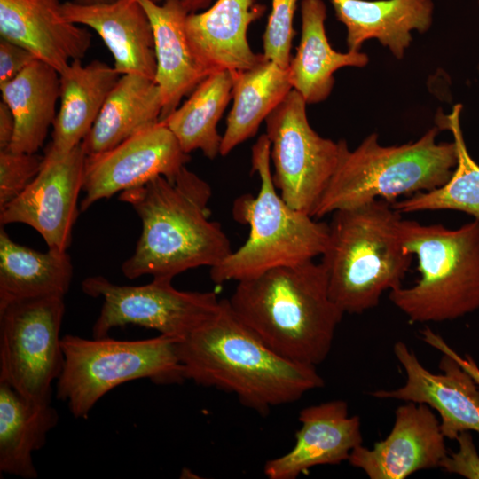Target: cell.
I'll list each match as a JSON object with an SVG mask.
<instances>
[{"instance_id":"11","label":"cell","mask_w":479,"mask_h":479,"mask_svg":"<svg viewBox=\"0 0 479 479\" xmlns=\"http://www.w3.org/2000/svg\"><path fill=\"white\" fill-rule=\"evenodd\" d=\"M171 281L153 278L143 286H121L99 275L86 278L82 282L83 293L102 299L93 338L131 324L180 341L217 311L221 300L214 292L181 291Z\"/></svg>"},{"instance_id":"28","label":"cell","mask_w":479,"mask_h":479,"mask_svg":"<svg viewBox=\"0 0 479 479\" xmlns=\"http://www.w3.org/2000/svg\"><path fill=\"white\" fill-rule=\"evenodd\" d=\"M292 90L287 69L267 59L250 69L233 73V103L222 136L220 155H227L254 137Z\"/></svg>"},{"instance_id":"14","label":"cell","mask_w":479,"mask_h":479,"mask_svg":"<svg viewBox=\"0 0 479 479\" xmlns=\"http://www.w3.org/2000/svg\"><path fill=\"white\" fill-rule=\"evenodd\" d=\"M393 350L406 381L396 389L373 391V397L425 404L435 409L445 438L456 439L463 431L479 433V385L450 354L442 352L439 368L443 373H434L404 342H397Z\"/></svg>"},{"instance_id":"35","label":"cell","mask_w":479,"mask_h":479,"mask_svg":"<svg viewBox=\"0 0 479 479\" xmlns=\"http://www.w3.org/2000/svg\"><path fill=\"white\" fill-rule=\"evenodd\" d=\"M420 334L422 340L429 346L438 349L441 352L450 354L479 385V367L471 356L466 354L464 357H460L444 342V340L439 334L432 331L429 327H425L422 329Z\"/></svg>"},{"instance_id":"22","label":"cell","mask_w":479,"mask_h":479,"mask_svg":"<svg viewBox=\"0 0 479 479\" xmlns=\"http://www.w3.org/2000/svg\"><path fill=\"white\" fill-rule=\"evenodd\" d=\"M121 75L98 59L87 65L82 59L70 63L59 75L60 106L45 152L65 154L82 143Z\"/></svg>"},{"instance_id":"12","label":"cell","mask_w":479,"mask_h":479,"mask_svg":"<svg viewBox=\"0 0 479 479\" xmlns=\"http://www.w3.org/2000/svg\"><path fill=\"white\" fill-rule=\"evenodd\" d=\"M86 159L82 143L65 154L45 152L42 168L26 189L0 209V224L34 228L50 249L67 251L72 241Z\"/></svg>"},{"instance_id":"32","label":"cell","mask_w":479,"mask_h":479,"mask_svg":"<svg viewBox=\"0 0 479 479\" xmlns=\"http://www.w3.org/2000/svg\"><path fill=\"white\" fill-rule=\"evenodd\" d=\"M43 156L0 150V209L19 196L36 177Z\"/></svg>"},{"instance_id":"8","label":"cell","mask_w":479,"mask_h":479,"mask_svg":"<svg viewBox=\"0 0 479 479\" xmlns=\"http://www.w3.org/2000/svg\"><path fill=\"white\" fill-rule=\"evenodd\" d=\"M177 341L164 334L135 341L66 334L61 338L65 361L57 397L67 402L75 418L83 419L107 392L130 381L182 383L186 379Z\"/></svg>"},{"instance_id":"24","label":"cell","mask_w":479,"mask_h":479,"mask_svg":"<svg viewBox=\"0 0 479 479\" xmlns=\"http://www.w3.org/2000/svg\"><path fill=\"white\" fill-rule=\"evenodd\" d=\"M162 100L155 80L126 74L106 99L90 130L82 141L86 155L109 150L161 122Z\"/></svg>"},{"instance_id":"19","label":"cell","mask_w":479,"mask_h":479,"mask_svg":"<svg viewBox=\"0 0 479 479\" xmlns=\"http://www.w3.org/2000/svg\"><path fill=\"white\" fill-rule=\"evenodd\" d=\"M65 19L85 25L101 37L122 75L137 74L155 80L154 35L149 17L139 0H113L82 4H61Z\"/></svg>"},{"instance_id":"5","label":"cell","mask_w":479,"mask_h":479,"mask_svg":"<svg viewBox=\"0 0 479 479\" xmlns=\"http://www.w3.org/2000/svg\"><path fill=\"white\" fill-rule=\"evenodd\" d=\"M251 172L260 187L256 195L238 197L233 218L249 227L245 243L210 268L216 284L240 281L271 269L314 260L325 250L329 226L291 208L276 189L271 169V142L264 133L252 146Z\"/></svg>"},{"instance_id":"10","label":"cell","mask_w":479,"mask_h":479,"mask_svg":"<svg viewBox=\"0 0 479 479\" xmlns=\"http://www.w3.org/2000/svg\"><path fill=\"white\" fill-rule=\"evenodd\" d=\"M306 105L292 90L264 122L274 185L291 208L311 216L338 166L343 140L320 137L308 122Z\"/></svg>"},{"instance_id":"9","label":"cell","mask_w":479,"mask_h":479,"mask_svg":"<svg viewBox=\"0 0 479 479\" xmlns=\"http://www.w3.org/2000/svg\"><path fill=\"white\" fill-rule=\"evenodd\" d=\"M64 298L12 302L0 308V382L23 397L51 402L64 366L60 329Z\"/></svg>"},{"instance_id":"6","label":"cell","mask_w":479,"mask_h":479,"mask_svg":"<svg viewBox=\"0 0 479 479\" xmlns=\"http://www.w3.org/2000/svg\"><path fill=\"white\" fill-rule=\"evenodd\" d=\"M439 129L401 145L382 146L378 135H369L354 150L345 140L338 166L312 216L352 208L376 200L395 202L401 195L429 192L444 185L457 164L452 142L436 143Z\"/></svg>"},{"instance_id":"3","label":"cell","mask_w":479,"mask_h":479,"mask_svg":"<svg viewBox=\"0 0 479 479\" xmlns=\"http://www.w3.org/2000/svg\"><path fill=\"white\" fill-rule=\"evenodd\" d=\"M227 300L269 348L288 360L313 366L328 356L344 314L329 294L323 264L314 260L238 281Z\"/></svg>"},{"instance_id":"16","label":"cell","mask_w":479,"mask_h":479,"mask_svg":"<svg viewBox=\"0 0 479 479\" xmlns=\"http://www.w3.org/2000/svg\"><path fill=\"white\" fill-rule=\"evenodd\" d=\"M299 421L293 448L265 463L269 479H295L313 467L340 464L362 444L360 419L349 416L343 400L308 406L300 412Z\"/></svg>"},{"instance_id":"34","label":"cell","mask_w":479,"mask_h":479,"mask_svg":"<svg viewBox=\"0 0 479 479\" xmlns=\"http://www.w3.org/2000/svg\"><path fill=\"white\" fill-rule=\"evenodd\" d=\"M35 59H37L35 56L24 47L1 38L0 86L13 79Z\"/></svg>"},{"instance_id":"18","label":"cell","mask_w":479,"mask_h":479,"mask_svg":"<svg viewBox=\"0 0 479 479\" xmlns=\"http://www.w3.org/2000/svg\"><path fill=\"white\" fill-rule=\"evenodd\" d=\"M264 12L265 6L255 0H216L203 12L188 13L189 43L209 74L244 71L266 59L263 53L254 52L247 41L249 25Z\"/></svg>"},{"instance_id":"26","label":"cell","mask_w":479,"mask_h":479,"mask_svg":"<svg viewBox=\"0 0 479 479\" xmlns=\"http://www.w3.org/2000/svg\"><path fill=\"white\" fill-rule=\"evenodd\" d=\"M59 415L51 402L28 399L0 382V472L35 479L33 453L46 443Z\"/></svg>"},{"instance_id":"25","label":"cell","mask_w":479,"mask_h":479,"mask_svg":"<svg viewBox=\"0 0 479 479\" xmlns=\"http://www.w3.org/2000/svg\"><path fill=\"white\" fill-rule=\"evenodd\" d=\"M72 277L73 265L67 251H35L13 241L1 225L0 308L20 300L64 298Z\"/></svg>"},{"instance_id":"1","label":"cell","mask_w":479,"mask_h":479,"mask_svg":"<svg viewBox=\"0 0 479 479\" xmlns=\"http://www.w3.org/2000/svg\"><path fill=\"white\" fill-rule=\"evenodd\" d=\"M177 351L186 380L235 394L267 414L325 385L316 366L288 360L269 348L222 299L217 311L185 338Z\"/></svg>"},{"instance_id":"31","label":"cell","mask_w":479,"mask_h":479,"mask_svg":"<svg viewBox=\"0 0 479 479\" xmlns=\"http://www.w3.org/2000/svg\"><path fill=\"white\" fill-rule=\"evenodd\" d=\"M298 0H271V10L263 35V55L287 69L294 35L293 20Z\"/></svg>"},{"instance_id":"2","label":"cell","mask_w":479,"mask_h":479,"mask_svg":"<svg viewBox=\"0 0 479 479\" xmlns=\"http://www.w3.org/2000/svg\"><path fill=\"white\" fill-rule=\"evenodd\" d=\"M209 184L185 166L169 179L158 176L125 190L119 200L128 203L142 222L133 255L123 262V275L173 279L190 269L209 268L232 253L219 223L209 218Z\"/></svg>"},{"instance_id":"39","label":"cell","mask_w":479,"mask_h":479,"mask_svg":"<svg viewBox=\"0 0 479 479\" xmlns=\"http://www.w3.org/2000/svg\"><path fill=\"white\" fill-rule=\"evenodd\" d=\"M478 4H479V0H478Z\"/></svg>"},{"instance_id":"33","label":"cell","mask_w":479,"mask_h":479,"mask_svg":"<svg viewBox=\"0 0 479 479\" xmlns=\"http://www.w3.org/2000/svg\"><path fill=\"white\" fill-rule=\"evenodd\" d=\"M456 440L459 443L458 452L447 454L440 462L439 467L466 478H479V455L471 434L469 431H463Z\"/></svg>"},{"instance_id":"21","label":"cell","mask_w":479,"mask_h":479,"mask_svg":"<svg viewBox=\"0 0 479 479\" xmlns=\"http://www.w3.org/2000/svg\"><path fill=\"white\" fill-rule=\"evenodd\" d=\"M336 18L347 29L350 51L364 42L377 39L401 59L412 42V31L424 33L431 27L432 0H331Z\"/></svg>"},{"instance_id":"23","label":"cell","mask_w":479,"mask_h":479,"mask_svg":"<svg viewBox=\"0 0 479 479\" xmlns=\"http://www.w3.org/2000/svg\"><path fill=\"white\" fill-rule=\"evenodd\" d=\"M301 18V41L287 72L293 90L307 104H317L330 95L336 70L344 67H363L369 59L360 51L342 53L331 47L325 28L326 7L322 0H302Z\"/></svg>"},{"instance_id":"7","label":"cell","mask_w":479,"mask_h":479,"mask_svg":"<svg viewBox=\"0 0 479 479\" xmlns=\"http://www.w3.org/2000/svg\"><path fill=\"white\" fill-rule=\"evenodd\" d=\"M401 235L420 278L390 291L389 300L410 322L454 320L479 309V220L449 229L403 219Z\"/></svg>"},{"instance_id":"29","label":"cell","mask_w":479,"mask_h":479,"mask_svg":"<svg viewBox=\"0 0 479 479\" xmlns=\"http://www.w3.org/2000/svg\"><path fill=\"white\" fill-rule=\"evenodd\" d=\"M233 73L215 71L206 76L190 97L162 122L174 134L182 150H200L208 159L220 154L222 136L217 123L232 98Z\"/></svg>"},{"instance_id":"4","label":"cell","mask_w":479,"mask_h":479,"mask_svg":"<svg viewBox=\"0 0 479 479\" xmlns=\"http://www.w3.org/2000/svg\"><path fill=\"white\" fill-rule=\"evenodd\" d=\"M332 214L321 255L329 294L343 313L361 314L384 292L402 287L409 271L412 255L404 247L402 214L384 200Z\"/></svg>"},{"instance_id":"27","label":"cell","mask_w":479,"mask_h":479,"mask_svg":"<svg viewBox=\"0 0 479 479\" xmlns=\"http://www.w3.org/2000/svg\"><path fill=\"white\" fill-rule=\"evenodd\" d=\"M2 100L11 109L15 131L9 150L35 153L43 145L56 118L59 74L35 59L13 79L0 86Z\"/></svg>"},{"instance_id":"15","label":"cell","mask_w":479,"mask_h":479,"mask_svg":"<svg viewBox=\"0 0 479 479\" xmlns=\"http://www.w3.org/2000/svg\"><path fill=\"white\" fill-rule=\"evenodd\" d=\"M444 440L431 408L407 402L396 410L388 436L371 449L356 447L348 461L371 479H404L416 471L439 467L447 455Z\"/></svg>"},{"instance_id":"36","label":"cell","mask_w":479,"mask_h":479,"mask_svg":"<svg viewBox=\"0 0 479 479\" xmlns=\"http://www.w3.org/2000/svg\"><path fill=\"white\" fill-rule=\"evenodd\" d=\"M15 131L13 114L3 100L0 102V150L9 148Z\"/></svg>"},{"instance_id":"13","label":"cell","mask_w":479,"mask_h":479,"mask_svg":"<svg viewBox=\"0 0 479 479\" xmlns=\"http://www.w3.org/2000/svg\"><path fill=\"white\" fill-rule=\"evenodd\" d=\"M169 129L159 122L116 146L86 155L80 211L117 192L163 176L175 177L190 161Z\"/></svg>"},{"instance_id":"38","label":"cell","mask_w":479,"mask_h":479,"mask_svg":"<svg viewBox=\"0 0 479 479\" xmlns=\"http://www.w3.org/2000/svg\"><path fill=\"white\" fill-rule=\"evenodd\" d=\"M113 0H74V2L82 4H99V3H107Z\"/></svg>"},{"instance_id":"37","label":"cell","mask_w":479,"mask_h":479,"mask_svg":"<svg viewBox=\"0 0 479 479\" xmlns=\"http://www.w3.org/2000/svg\"><path fill=\"white\" fill-rule=\"evenodd\" d=\"M156 4H162L168 0H151ZM177 2L188 13L198 12L206 9L213 0H174Z\"/></svg>"},{"instance_id":"30","label":"cell","mask_w":479,"mask_h":479,"mask_svg":"<svg viewBox=\"0 0 479 479\" xmlns=\"http://www.w3.org/2000/svg\"><path fill=\"white\" fill-rule=\"evenodd\" d=\"M461 109L462 106L457 104L450 114L439 111L436 116V127L450 130L457 147V164L451 177L438 188L393 202L399 213L454 210L479 220V165L468 153L464 142L459 122Z\"/></svg>"},{"instance_id":"17","label":"cell","mask_w":479,"mask_h":479,"mask_svg":"<svg viewBox=\"0 0 479 479\" xmlns=\"http://www.w3.org/2000/svg\"><path fill=\"white\" fill-rule=\"evenodd\" d=\"M59 0H0L1 38L19 44L62 74L82 59L91 34L65 19Z\"/></svg>"},{"instance_id":"20","label":"cell","mask_w":479,"mask_h":479,"mask_svg":"<svg viewBox=\"0 0 479 479\" xmlns=\"http://www.w3.org/2000/svg\"><path fill=\"white\" fill-rule=\"evenodd\" d=\"M139 1L149 17L154 35L155 82L161 95L162 122L209 73L200 63L189 43L185 30L188 12L174 0L162 4Z\"/></svg>"}]
</instances>
